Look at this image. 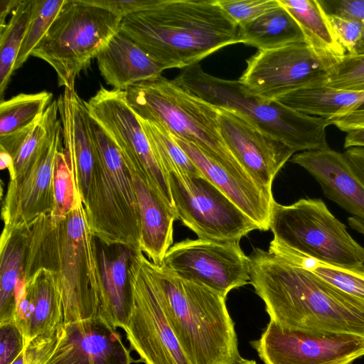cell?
I'll return each instance as SVG.
<instances>
[{
  "mask_svg": "<svg viewBox=\"0 0 364 364\" xmlns=\"http://www.w3.org/2000/svg\"><path fill=\"white\" fill-rule=\"evenodd\" d=\"M226 15L238 26H245L278 7V0H217Z\"/></svg>",
  "mask_w": 364,
  "mask_h": 364,
  "instance_id": "cell-38",
  "label": "cell"
},
{
  "mask_svg": "<svg viewBox=\"0 0 364 364\" xmlns=\"http://www.w3.org/2000/svg\"><path fill=\"white\" fill-rule=\"evenodd\" d=\"M178 219L198 238L240 241L257 225L223 191L203 176L168 174Z\"/></svg>",
  "mask_w": 364,
  "mask_h": 364,
  "instance_id": "cell-11",
  "label": "cell"
},
{
  "mask_svg": "<svg viewBox=\"0 0 364 364\" xmlns=\"http://www.w3.org/2000/svg\"><path fill=\"white\" fill-rule=\"evenodd\" d=\"M54 205L50 218L53 224L64 220L73 209L77 198L74 178L63 147L57 152L53 167Z\"/></svg>",
  "mask_w": 364,
  "mask_h": 364,
  "instance_id": "cell-35",
  "label": "cell"
},
{
  "mask_svg": "<svg viewBox=\"0 0 364 364\" xmlns=\"http://www.w3.org/2000/svg\"><path fill=\"white\" fill-rule=\"evenodd\" d=\"M139 119L157 161L168 175L173 173L183 176H203L166 129L156 123Z\"/></svg>",
  "mask_w": 364,
  "mask_h": 364,
  "instance_id": "cell-33",
  "label": "cell"
},
{
  "mask_svg": "<svg viewBox=\"0 0 364 364\" xmlns=\"http://www.w3.org/2000/svg\"><path fill=\"white\" fill-rule=\"evenodd\" d=\"M85 103L89 114L115 142L126 166L136 171L156 193L176 209L168 175L157 161L139 119L127 102L124 91L101 86Z\"/></svg>",
  "mask_w": 364,
  "mask_h": 364,
  "instance_id": "cell-12",
  "label": "cell"
},
{
  "mask_svg": "<svg viewBox=\"0 0 364 364\" xmlns=\"http://www.w3.org/2000/svg\"><path fill=\"white\" fill-rule=\"evenodd\" d=\"M328 14L355 19L364 25V0H318Z\"/></svg>",
  "mask_w": 364,
  "mask_h": 364,
  "instance_id": "cell-41",
  "label": "cell"
},
{
  "mask_svg": "<svg viewBox=\"0 0 364 364\" xmlns=\"http://www.w3.org/2000/svg\"><path fill=\"white\" fill-rule=\"evenodd\" d=\"M89 127L98 163L83 203L90 225L100 242L136 253L140 251V217L129 170L114 140L90 114Z\"/></svg>",
  "mask_w": 364,
  "mask_h": 364,
  "instance_id": "cell-7",
  "label": "cell"
},
{
  "mask_svg": "<svg viewBox=\"0 0 364 364\" xmlns=\"http://www.w3.org/2000/svg\"><path fill=\"white\" fill-rule=\"evenodd\" d=\"M130 353L117 329L100 316L64 325L47 364H132Z\"/></svg>",
  "mask_w": 364,
  "mask_h": 364,
  "instance_id": "cell-18",
  "label": "cell"
},
{
  "mask_svg": "<svg viewBox=\"0 0 364 364\" xmlns=\"http://www.w3.org/2000/svg\"><path fill=\"white\" fill-rule=\"evenodd\" d=\"M348 223L353 230L364 236V220L351 216L348 218Z\"/></svg>",
  "mask_w": 364,
  "mask_h": 364,
  "instance_id": "cell-47",
  "label": "cell"
},
{
  "mask_svg": "<svg viewBox=\"0 0 364 364\" xmlns=\"http://www.w3.org/2000/svg\"><path fill=\"white\" fill-rule=\"evenodd\" d=\"M218 107L221 136L253 180L272 193L278 172L295 151L257 127L240 112Z\"/></svg>",
  "mask_w": 364,
  "mask_h": 364,
  "instance_id": "cell-16",
  "label": "cell"
},
{
  "mask_svg": "<svg viewBox=\"0 0 364 364\" xmlns=\"http://www.w3.org/2000/svg\"><path fill=\"white\" fill-rule=\"evenodd\" d=\"M65 0H32V9L26 33L14 65L18 69L26 61L47 33Z\"/></svg>",
  "mask_w": 364,
  "mask_h": 364,
  "instance_id": "cell-34",
  "label": "cell"
},
{
  "mask_svg": "<svg viewBox=\"0 0 364 364\" xmlns=\"http://www.w3.org/2000/svg\"><path fill=\"white\" fill-rule=\"evenodd\" d=\"M32 0H21L9 21L0 26V97L4 94L16 61L30 20Z\"/></svg>",
  "mask_w": 364,
  "mask_h": 364,
  "instance_id": "cell-32",
  "label": "cell"
},
{
  "mask_svg": "<svg viewBox=\"0 0 364 364\" xmlns=\"http://www.w3.org/2000/svg\"><path fill=\"white\" fill-rule=\"evenodd\" d=\"M47 91L20 93L0 102V136L21 132L36 124L53 102Z\"/></svg>",
  "mask_w": 364,
  "mask_h": 364,
  "instance_id": "cell-31",
  "label": "cell"
},
{
  "mask_svg": "<svg viewBox=\"0 0 364 364\" xmlns=\"http://www.w3.org/2000/svg\"><path fill=\"white\" fill-rule=\"evenodd\" d=\"M21 0H0V26L6 23V18L19 4Z\"/></svg>",
  "mask_w": 364,
  "mask_h": 364,
  "instance_id": "cell-46",
  "label": "cell"
},
{
  "mask_svg": "<svg viewBox=\"0 0 364 364\" xmlns=\"http://www.w3.org/2000/svg\"><path fill=\"white\" fill-rule=\"evenodd\" d=\"M173 81L214 106L240 112L295 152L329 148L326 119L297 112L277 100L256 96L238 80L213 76L196 64L183 68Z\"/></svg>",
  "mask_w": 364,
  "mask_h": 364,
  "instance_id": "cell-6",
  "label": "cell"
},
{
  "mask_svg": "<svg viewBox=\"0 0 364 364\" xmlns=\"http://www.w3.org/2000/svg\"><path fill=\"white\" fill-rule=\"evenodd\" d=\"M127 273L133 306L123 330L130 348L146 364H191L167 320L154 277L141 251L131 256Z\"/></svg>",
  "mask_w": 364,
  "mask_h": 364,
  "instance_id": "cell-10",
  "label": "cell"
},
{
  "mask_svg": "<svg viewBox=\"0 0 364 364\" xmlns=\"http://www.w3.org/2000/svg\"><path fill=\"white\" fill-rule=\"evenodd\" d=\"M235 364H257V363L255 362V360H245V359H242L241 361H240L239 363H235Z\"/></svg>",
  "mask_w": 364,
  "mask_h": 364,
  "instance_id": "cell-49",
  "label": "cell"
},
{
  "mask_svg": "<svg viewBox=\"0 0 364 364\" xmlns=\"http://www.w3.org/2000/svg\"><path fill=\"white\" fill-rule=\"evenodd\" d=\"M291 161L307 171L328 199L364 220V183L343 153L330 148L305 151L293 155Z\"/></svg>",
  "mask_w": 364,
  "mask_h": 364,
  "instance_id": "cell-19",
  "label": "cell"
},
{
  "mask_svg": "<svg viewBox=\"0 0 364 364\" xmlns=\"http://www.w3.org/2000/svg\"><path fill=\"white\" fill-rule=\"evenodd\" d=\"M63 326L31 341L11 364H47L57 347Z\"/></svg>",
  "mask_w": 364,
  "mask_h": 364,
  "instance_id": "cell-39",
  "label": "cell"
},
{
  "mask_svg": "<svg viewBox=\"0 0 364 364\" xmlns=\"http://www.w3.org/2000/svg\"><path fill=\"white\" fill-rule=\"evenodd\" d=\"M279 257L308 270L364 310V264L341 267L289 250H281Z\"/></svg>",
  "mask_w": 364,
  "mask_h": 364,
  "instance_id": "cell-30",
  "label": "cell"
},
{
  "mask_svg": "<svg viewBox=\"0 0 364 364\" xmlns=\"http://www.w3.org/2000/svg\"><path fill=\"white\" fill-rule=\"evenodd\" d=\"M135 192L141 225L139 250L156 265H161L173 243L176 209L156 193L144 180L127 166Z\"/></svg>",
  "mask_w": 364,
  "mask_h": 364,
  "instance_id": "cell-23",
  "label": "cell"
},
{
  "mask_svg": "<svg viewBox=\"0 0 364 364\" xmlns=\"http://www.w3.org/2000/svg\"><path fill=\"white\" fill-rule=\"evenodd\" d=\"M330 65L306 41L258 50L238 80L252 94L269 100L295 90L324 84Z\"/></svg>",
  "mask_w": 364,
  "mask_h": 364,
  "instance_id": "cell-13",
  "label": "cell"
},
{
  "mask_svg": "<svg viewBox=\"0 0 364 364\" xmlns=\"http://www.w3.org/2000/svg\"><path fill=\"white\" fill-rule=\"evenodd\" d=\"M239 36L241 43L258 50L305 41L299 24L280 4L278 7L239 27Z\"/></svg>",
  "mask_w": 364,
  "mask_h": 364,
  "instance_id": "cell-29",
  "label": "cell"
},
{
  "mask_svg": "<svg viewBox=\"0 0 364 364\" xmlns=\"http://www.w3.org/2000/svg\"><path fill=\"white\" fill-rule=\"evenodd\" d=\"M329 125H333L343 132L364 127V109H357L348 114L326 119Z\"/></svg>",
  "mask_w": 364,
  "mask_h": 364,
  "instance_id": "cell-43",
  "label": "cell"
},
{
  "mask_svg": "<svg viewBox=\"0 0 364 364\" xmlns=\"http://www.w3.org/2000/svg\"><path fill=\"white\" fill-rule=\"evenodd\" d=\"M62 125L58 119L50 129L32 168L19 182H9L1 206L4 228H19L41 215L52 213L54 161L57 152L62 148Z\"/></svg>",
  "mask_w": 364,
  "mask_h": 364,
  "instance_id": "cell-17",
  "label": "cell"
},
{
  "mask_svg": "<svg viewBox=\"0 0 364 364\" xmlns=\"http://www.w3.org/2000/svg\"><path fill=\"white\" fill-rule=\"evenodd\" d=\"M278 1L299 24L307 44L331 67L346 55L318 0Z\"/></svg>",
  "mask_w": 364,
  "mask_h": 364,
  "instance_id": "cell-28",
  "label": "cell"
},
{
  "mask_svg": "<svg viewBox=\"0 0 364 364\" xmlns=\"http://www.w3.org/2000/svg\"><path fill=\"white\" fill-rule=\"evenodd\" d=\"M162 264L180 277L224 296L250 282L249 256L240 241L186 239L169 248Z\"/></svg>",
  "mask_w": 364,
  "mask_h": 364,
  "instance_id": "cell-14",
  "label": "cell"
},
{
  "mask_svg": "<svg viewBox=\"0 0 364 364\" xmlns=\"http://www.w3.org/2000/svg\"><path fill=\"white\" fill-rule=\"evenodd\" d=\"M249 259L250 283L270 320L315 334L364 336V310L312 273L259 248Z\"/></svg>",
  "mask_w": 364,
  "mask_h": 364,
  "instance_id": "cell-1",
  "label": "cell"
},
{
  "mask_svg": "<svg viewBox=\"0 0 364 364\" xmlns=\"http://www.w3.org/2000/svg\"><path fill=\"white\" fill-rule=\"evenodd\" d=\"M172 136L203 176L237 205L257 225L259 230L269 229L271 211L274 201L272 193L262 189L252 179L232 173L193 144Z\"/></svg>",
  "mask_w": 364,
  "mask_h": 364,
  "instance_id": "cell-21",
  "label": "cell"
},
{
  "mask_svg": "<svg viewBox=\"0 0 364 364\" xmlns=\"http://www.w3.org/2000/svg\"><path fill=\"white\" fill-rule=\"evenodd\" d=\"M326 14L335 37L346 55L364 54V25L353 18Z\"/></svg>",
  "mask_w": 364,
  "mask_h": 364,
  "instance_id": "cell-37",
  "label": "cell"
},
{
  "mask_svg": "<svg viewBox=\"0 0 364 364\" xmlns=\"http://www.w3.org/2000/svg\"><path fill=\"white\" fill-rule=\"evenodd\" d=\"M92 4L106 9L122 18L146 10L153 0H88Z\"/></svg>",
  "mask_w": 364,
  "mask_h": 364,
  "instance_id": "cell-42",
  "label": "cell"
},
{
  "mask_svg": "<svg viewBox=\"0 0 364 364\" xmlns=\"http://www.w3.org/2000/svg\"><path fill=\"white\" fill-rule=\"evenodd\" d=\"M131 250L124 248L110 259L104 250L99 255L102 280V295L98 316L110 326L124 329L133 306V295L128 279V264Z\"/></svg>",
  "mask_w": 364,
  "mask_h": 364,
  "instance_id": "cell-25",
  "label": "cell"
},
{
  "mask_svg": "<svg viewBox=\"0 0 364 364\" xmlns=\"http://www.w3.org/2000/svg\"><path fill=\"white\" fill-rule=\"evenodd\" d=\"M359 252H360V255L362 259V261L364 264V247H362L361 245L359 247Z\"/></svg>",
  "mask_w": 364,
  "mask_h": 364,
  "instance_id": "cell-50",
  "label": "cell"
},
{
  "mask_svg": "<svg viewBox=\"0 0 364 364\" xmlns=\"http://www.w3.org/2000/svg\"><path fill=\"white\" fill-rule=\"evenodd\" d=\"M277 100L297 112L328 119L358 109L364 102V92L316 84L291 91Z\"/></svg>",
  "mask_w": 364,
  "mask_h": 364,
  "instance_id": "cell-26",
  "label": "cell"
},
{
  "mask_svg": "<svg viewBox=\"0 0 364 364\" xmlns=\"http://www.w3.org/2000/svg\"><path fill=\"white\" fill-rule=\"evenodd\" d=\"M122 20L88 0H65L31 55L53 68L59 86L75 90L80 73L119 31Z\"/></svg>",
  "mask_w": 364,
  "mask_h": 364,
  "instance_id": "cell-8",
  "label": "cell"
},
{
  "mask_svg": "<svg viewBox=\"0 0 364 364\" xmlns=\"http://www.w3.org/2000/svg\"><path fill=\"white\" fill-rule=\"evenodd\" d=\"M95 58L105 82L117 90L124 91L135 84L158 78L166 70L120 30L101 48Z\"/></svg>",
  "mask_w": 364,
  "mask_h": 364,
  "instance_id": "cell-22",
  "label": "cell"
},
{
  "mask_svg": "<svg viewBox=\"0 0 364 364\" xmlns=\"http://www.w3.org/2000/svg\"><path fill=\"white\" fill-rule=\"evenodd\" d=\"M25 346L23 334L14 321L0 323V364H11Z\"/></svg>",
  "mask_w": 364,
  "mask_h": 364,
  "instance_id": "cell-40",
  "label": "cell"
},
{
  "mask_svg": "<svg viewBox=\"0 0 364 364\" xmlns=\"http://www.w3.org/2000/svg\"><path fill=\"white\" fill-rule=\"evenodd\" d=\"M355 147L364 149V127L346 132L344 148L348 149Z\"/></svg>",
  "mask_w": 364,
  "mask_h": 364,
  "instance_id": "cell-45",
  "label": "cell"
},
{
  "mask_svg": "<svg viewBox=\"0 0 364 364\" xmlns=\"http://www.w3.org/2000/svg\"><path fill=\"white\" fill-rule=\"evenodd\" d=\"M95 239L77 193L66 218L51 222L42 247V267L57 274L65 324L99 316L102 280Z\"/></svg>",
  "mask_w": 364,
  "mask_h": 364,
  "instance_id": "cell-4",
  "label": "cell"
},
{
  "mask_svg": "<svg viewBox=\"0 0 364 364\" xmlns=\"http://www.w3.org/2000/svg\"><path fill=\"white\" fill-rule=\"evenodd\" d=\"M251 343L264 364H353L364 355V336L291 330L272 320Z\"/></svg>",
  "mask_w": 364,
  "mask_h": 364,
  "instance_id": "cell-15",
  "label": "cell"
},
{
  "mask_svg": "<svg viewBox=\"0 0 364 364\" xmlns=\"http://www.w3.org/2000/svg\"><path fill=\"white\" fill-rule=\"evenodd\" d=\"M167 320L191 364H235L238 350L235 323L226 296L184 279L147 259Z\"/></svg>",
  "mask_w": 364,
  "mask_h": 364,
  "instance_id": "cell-3",
  "label": "cell"
},
{
  "mask_svg": "<svg viewBox=\"0 0 364 364\" xmlns=\"http://www.w3.org/2000/svg\"><path fill=\"white\" fill-rule=\"evenodd\" d=\"M324 84L338 90L364 92V54L343 56L329 68Z\"/></svg>",
  "mask_w": 364,
  "mask_h": 364,
  "instance_id": "cell-36",
  "label": "cell"
},
{
  "mask_svg": "<svg viewBox=\"0 0 364 364\" xmlns=\"http://www.w3.org/2000/svg\"><path fill=\"white\" fill-rule=\"evenodd\" d=\"M119 30L166 69L198 64L241 43L239 27L217 0H153L146 10L123 18Z\"/></svg>",
  "mask_w": 364,
  "mask_h": 364,
  "instance_id": "cell-2",
  "label": "cell"
},
{
  "mask_svg": "<svg viewBox=\"0 0 364 364\" xmlns=\"http://www.w3.org/2000/svg\"><path fill=\"white\" fill-rule=\"evenodd\" d=\"M14 321L23 334L26 346L37 336L64 326L55 272L42 267L26 281L16 301Z\"/></svg>",
  "mask_w": 364,
  "mask_h": 364,
  "instance_id": "cell-20",
  "label": "cell"
},
{
  "mask_svg": "<svg viewBox=\"0 0 364 364\" xmlns=\"http://www.w3.org/2000/svg\"><path fill=\"white\" fill-rule=\"evenodd\" d=\"M269 245L341 267L363 264L360 246L321 198H301L284 205L272 204Z\"/></svg>",
  "mask_w": 364,
  "mask_h": 364,
  "instance_id": "cell-9",
  "label": "cell"
},
{
  "mask_svg": "<svg viewBox=\"0 0 364 364\" xmlns=\"http://www.w3.org/2000/svg\"><path fill=\"white\" fill-rule=\"evenodd\" d=\"M343 154L356 174L364 183V149L350 148Z\"/></svg>",
  "mask_w": 364,
  "mask_h": 364,
  "instance_id": "cell-44",
  "label": "cell"
},
{
  "mask_svg": "<svg viewBox=\"0 0 364 364\" xmlns=\"http://www.w3.org/2000/svg\"><path fill=\"white\" fill-rule=\"evenodd\" d=\"M33 223L3 228L0 240V323L14 321L17 289L26 282V266L33 239Z\"/></svg>",
  "mask_w": 364,
  "mask_h": 364,
  "instance_id": "cell-24",
  "label": "cell"
},
{
  "mask_svg": "<svg viewBox=\"0 0 364 364\" xmlns=\"http://www.w3.org/2000/svg\"><path fill=\"white\" fill-rule=\"evenodd\" d=\"M57 100H53L42 117L33 125L14 134L0 136V149L12 159L9 181L19 182L32 168L45 144L49 131L58 119Z\"/></svg>",
  "mask_w": 364,
  "mask_h": 364,
  "instance_id": "cell-27",
  "label": "cell"
},
{
  "mask_svg": "<svg viewBox=\"0 0 364 364\" xmlns=\"http://www.w3.org/2000/svg\"><path fill=\"white\" fill-rule=\"evenodd\" d=\"M124 92L139 118L193 144L232 173L253 180L223 139L216 106L163 76L135 84Z\"/></svg>",
  "mask_w": 364,
  "mask_h": 364,
  "instance_id": "cell-5",
  "label": "cell"
},
{
  "mask_svg": "<svg viewBox=\"0 0 364 364\" xmlns=\"http://www.w3.org/2000/svg\"><path fill=\"white\" fill-rule=\"evenodd\" d=\"M358 109H364V102Z\"/></svg>",
  "mask_w": 364,
  "mask_h": 364,
  "instance_id": "cell-51",
  "label": "cell"
},
{
  "mask_svg": "<svg viewBox=\"0 0 364 364\" xmlns=\"http://www.w3.org/2000/svg\"><path fill=\"white\" fill-rule=\"evenodd\" d=\"M0 160L1 169L7 168L9 170L11 168L12 164V159L11 158V156L7 152L1 150Z\"/></svg>",
  "mask_w": 364,
  "mask_h": 364,
  "instance_id": "cell-48",
  "label": "cell"
}]
</instances>
